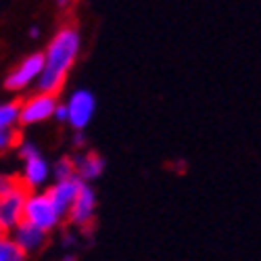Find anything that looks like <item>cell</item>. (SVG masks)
I'll return each mask as SVG.
<instances>
[{
    "label": "cell",
    "mask_w": 261,
    "mask_h": 261,
    "mask_svg": "<svg viewBox=\"0 0 261 261\" xmlns=\"http://www.w3.org/2000/svg\"><path fill=\"white\" fill-rule=\"evenodd\" d=\"M82 50V34L75 25H61L50 38L44 55V69L38 80V92L57 96Z\"/></svg>",
    "instance_id": "6da1fadb"
},
{
    "label": "cell",
    "mask_w": 261,
    "mask_h": 261,
    "mask_svg": "<svg viewBox=\"0 0 261 261\" xmlns=\"http://www.w3.org/2000/svg\"><path fill=\"white\" fill-rule=\"evenodd\" d=\"M23 222L32 224L34 228L46 232V234H50L53 230H57L63 224L61 215L53 207L50 199L46 197V192H42V190L28 192V199L23 205Z\"/></svg>",
    "instance_id": "7a4b0ae2"
},
{
    "label": "cell",
    "mask_w": 261,
    "mask_h": 261,
    "mask_svg": "<svg viewBox=\"0 0 261 261\" xmlns=\"http://www.w3.org/2000/svg\"><path fill=\"white\" fill-rule=\"evenodd\" d=\"M42 69H44V55L42 53H32V55L23 57L13 67V71L7 75L5 88L9 92H23V90L32 88L34 84H38Z\"/></svg>",
    "instance_id": "3957f363"
},
{
    "label": "cell",
    "mask_w": 261,
    "mask_h": 261,
    "mask_svg": "<svg viewBox=\"0 0 261 261\" xmlns=\"http://www.w3.org/2000/svg\"><path fill=\"white\" fill-rule=\"evenodd\" d=\"M63 105H65V111H67V121L65 123H69L73 127V132H84L96 113V96L88 88L73 90L67 102Z\"/></svg>",
    "instance_id": "277c9868"
},
{
    "label": "cell",
    "mask_w": 261,
    "mask_h": 261,
    "mask_svg": "<svg viewBox=\"0 0 261 261\" xmlns=\"http://www.w3.org/2000/svg\"><path fill=\"white\" fill-rule=\"evenodd\" d=\"M59 98L53 94L34 92L32 96L19 100V125H36L55 117Z\"/></svg>",
    "instance_id": "5b68a950"
},
{
    "label": "cell",
    "mask_w": 261,
    "mask_h": 261,
    "mask_svg": "<svg viewBox=\"0 0 261 261\" xmlns=\"http://www.w3.org/2000/svg\"><path fill=\"white\" fill-rule=\"evenodd\" d=\"M96 205H98V199H96L92 184H84L65 220L75 228H90V224L94 222V215H96Z\"/></svg>",
    "instance_id": "8992f818"
},
{
    "label": "cell",
    "mask_w": 261,
    "mask_h": 261,
    "mask_svg": "<svg viewBox=\"0 0 261 261\" xmlns=\"http://www.w3.org/2000/svg\"><path fill=\"white\" fill-rule=\"evenodd\" d=\"M84 182L75 176V178H69V180H63V182H53L44 192H46V197L50 199L53 207L57 209V213L61 215V220H65L71 209V205L75 203L77 199V194L82 190Z\"/></svg>",
    "instance_id": "52a82bcc"
},
{
    "label": "cell",
    "mask_w": 261,
    "mask_h": 261,
    "mask_svg": "<svg viewBox=\"0 0 261 261\" xmlns=\"http://www.w3.org/2000/svg\"><path fill=\"white\" fill-rule=\"evenodd\" d=\"M50 180V163L44 159V155H36L23 161V169H21L19 182L28 192H38L44 188Z\"/></svg>",
    "instance_id": "ba28073f"
},
{
    "label": "cell",
    "mask_w": 261,
    "mask_h": 261,
    "mask_svg": "<svg viewBox=\"0 0 261 261\" xmlns=\"http://www.w3.org/2000/svg\"><path fill=\"white\" fill-rule=\"evenodd\" d=\"M28 199V190L21 186L13 190L11 194L0 199V226H3L5 234L15 230L21 222H23V205Z\"/></svg>",
    "instance_id": "9c48e42d"
},
{
    "label": "cell",
    "mask_w": 261,
    "mask_h": 261,
    "mask_svg": "<svg viewBox=\"0 0 261 261\" xmlns=\"http://www.w3.org/2000/svg\"><path fill=\"white\" fill-rule=\"evenodd\" d=\"M11 238H13V243L19 247V251L23 253L25 257L40 253L48 243V234L34 228L28 222H21L15 230H11Z\"/></svg>",
    "instance_id": "30bf717a"
},
{
    "label": "cell",
    "mask_w": 261,
    "mask_h": 261,
    "mask_svg": "<svg viewBox=\"0 0 261 261\" xmlns=\"http://www.w3.org/2000/svg\"><path fill=\"white\" fill-rule=\"evenodd\" d=\"M73 159V165H75V176L84 182V184H90L94 180H98L102 173H105V159L98 155V153H77Z\"/></svg>",
    "instance_id": "8fae6325"
},
{
    "label": "cell",
    "mask_w": 261,
    "mask_h": 261,
    "mask_svg": "<svg viewBox=\"0 0 261 261\" xmlns=\"http://www.w3.org/2000/svg\"><path fill=\"white\" fill-rule=\"evenodd\" d=\"M19 125V100L0 102V129H17Z\"/></svg>",
    "instance_id": "7c38bea8"
},
{
    "label": "cell",
    "mask_w": 261,
    "mask_h": 261,
    "mask_svg": "<svg viewBox=\"0 0 261 261\" xmlns=\"http://www.w3.org/2000/svg\"><path fill=\"white\" fill-rule=\"evenodd\" d=\"M50 178L55 182H63V180H69L75 178V165L71 157H61L50 165Z\"/></svg>",
    "instance_id": "4fadbf2b"
},
{
    "label": "cell",
    "mask_w": 261,
    "mask_h": 261,
    "mask_svg": "<svg viewBox=\"0 0 261 261\" xmlns=\"http://www.w3.org/2000/svg\"><path fill=\"white\" fill-rule=\"evenodd\" d=\"M0 261H25V255L19 251L13 238L7 234L0 236Z\"/></svg>",
    "instance_id": "5bb4252c"
},
{
    "label": "cell",
    "mask_w": 261,
    "mask_h": 261,
    "mask_svg": "<svg viewBox=\"0 0 261 261\" xmlns=\"http://www.w3.org/2000/svg\"><path fill=\"white\" fill-rule=\"evenodd\" d=\"M19 129H0V153H7L13 146H19Z\"/></svg>",
    "instance_id": "9a60e30c"
},
{
    "label": "cell",
    "mask_w": 261,
    "mask_h": 261,
    "mask_svg": "<svg viewBox=\"0 0 261 261\" xmlns=\"http://www.w3.org/2000/svg\"><path fill=\"white\" fill-rule=\"evenodd\" d=\"M17 188H21L19 176H13V173H0V199L11 194Z\"/></svg>",
    "instance_id": "2e32d148"
},
{
    "label": "cell",
    "mask_w": 261,
    "mask_h": 261,
    "mask_svg": "<svg viewBox=\"0 0 261 261\" xmlns=\"http://www.w3.org/2000/svg\"><path fill=\"white\" fill-rule=\"evenodd\" d=\"M75 243H77V236H75L73 232H65V234H63V247H65V249H71Z\"/></svg>",
    "instance_id": "e0dca14e"
},
{
    "label": "cell",
    "mask_w": 261,
    "mask_h": 261,
    "mask_svg": "<svg viewBox=\"0 0 261 261\" xmlns=\"http://www.w3.org/2000/svg\"><path fill=\"white\" fill-rule=\"evenodd\" d=\"M55 119H57V121H63V123L67 121V111H65V105H61V102H59L57 111H55Z\"/></svg>",
    "instance_id": "ac0fdd59"
},
{
    "label": "cell",
    "mask_w": 261,
    "mask_h": 261,
    "mask_svg": "<svg viewBox=\"0 0 261 261\" xmlns=\"http://www.w3.org/2000/svg\"><path fill=\"white\" fill-rule=\"evenodd\" d=\"M73 144H75L77 148L86 146V134H84V132H73Z\"/></svg>",
    "instance_id": "d6986e66"
},
{
    "label": "cell",
    "mask_w": 261,
    "mask_h": 261,
    "mask_svg": "<svg viewBox=\"0 0 261 261\" xmlns=\"http://www.w3.org/2000/svg\"><path fill=\"white\" fill-rule=\"evenodd\" d=\"M30 38H32V40H38V38H40V28H38V25H32V28H30Z\"/></svg>",
    "instance_id": "ffe728a7"
},
{
    "label": "cell",
    "mask_w": 261,
    "mask_h": 261,
    "mask_svg": "<svg viewBox=\"0 0 261 261\" xmlns=\"http://www.w3.org/2000/svg\"><path fill=\"white\" fill-rule=\"evenodd\" d=\"M59 261H77V257H75L73 253H65V255H63Z\"/></svg>",
    "instance_id": "44dd1931"
},
{
    "label": "cell",
    "mask_w": 261,
    "mask_h": 261,
    "mask_svg": "<svg viewBox=\"0 0 261 261\" xmlns=\"http://www.w3.org/2000/svg\"><path fill=\"white\" fill-rule=\"evenodd\" d=\"M5 234V230H3V226H0V236H3Z\"/></svg>",
    "instance_id": "7402d4cb"
}]
</instances>
